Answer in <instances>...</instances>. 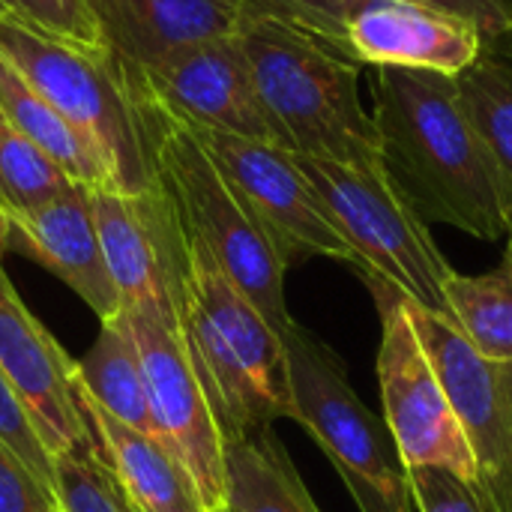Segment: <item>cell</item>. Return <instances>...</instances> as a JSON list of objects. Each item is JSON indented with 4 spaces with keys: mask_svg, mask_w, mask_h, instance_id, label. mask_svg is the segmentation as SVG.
<instances>
[{
    "mask_svg": "<svg viewBox=\"0 0 512 512\" xmlns=\"http://www.w3.org/2000/svg\"><path fill=\"white\" fill-rule=\"evenodd\" d=\"M372 117L387 174L426 222L453 225L477 240L510 237L507 186L456 78L378 66Z\"/></svg>",
    "mask_w": 512,
    "mask_h": 512,
    "instance_id": "obj_1",
    "label": "cell"
},
{
    "mask_svg": "<svg viewBox=\"0 0 512 512\" xmlns=\"http://www.w3.org/2000/svg\"><path fill=\"white\" fill-rule=\"evenodd\" d=\"M237 42L285 150L348 165H384L375 117L360 99L363 63L345 45L264 0H249Z\"/></svg>",
    "mask_w": 512,
    "mask_h": 512,
    "instance_id": "obj_2",
    "label": "cell"
},
{
    "mask_svg": "<svg viewBox=\"0 0 512 512\" xmlns=\"http://www.w3.org/2000/svg\"><path fill=\"white\" fill-rule=\"evenodd\" d=\"M123 69L147 135L156 180L165 189L180 228L213 255L231 285L279 336H285L294 327V318L285 303L288 264L276 243L228 186L198 132L165 108L126 63Z\"/></svg>",
    "mask_w": 512,
    "mask_h": 512,
    "instance_id": "obj_3",
    "label": "cell"
},
{
    "mask_svg": "<svg viewBox=\"0 0 512 512\" xmlns=\"http://www.w3.org/2000/svg\"><path fill=\"white\" fill-rule=\"evenodd\" d=\"M186 282L180 336L213 405L222 441H240L291 417L282 336L231 285L213 255L183 231Z\"/></svg>",
    "mask_w": 512,
    "mask_h": 512,
    "instance_id": "obj_4",
    "label": "cell"
},
{
    "mask_svg": "<svg viewBox=\"0 0 512 512\" xmlns=\"http://www.w3.org/2000/svg\"><path fill=\"white\" fill-rule=\"evenodd\" d=\"M0 54L84 138L105 171L108 192L141 195L156 186L126 69L105 45L45 36L0 15Z\"/></svg>",
    "mask_w": 512,
    "mask_h": 512,
    "instance_id": "obj_5",
    "label": "cell"
},
{
    "mask_svg": "<svg viewBox=\"0 0 512 512\" xmlns=\"http://www.w3.org/2000/svg\"><path fill=\"white\" fill-rule=\"evenodd\" d=\"M288 360L291 420L300 423L360 512H417L408 465L384 423L372 414L348 381L345 363L297 321L282 336Z\"/></svg>",
    "mask_w": 512,
    "mask_h": 512,
    "instance_id": "obj_6",
    "label": "cell"
},
{
    "mask_svg": "<svg viewBox=\"0 0 512 512\" xmlns=\"http://www.w3.org/2000/svg\"><path fill=\"white\" fill-rule=\"evenodd\" d=\"M336 231L357 255L360 276L390 282L405 300L447 318L444 285L456 273L429 222L411 207L384 165H348L294 153Z\"/></svg>",
    "mask_w": 512,
    "mask_h": 512,
    "instance_id": "obj_7",
    "label": "cell"
},
{
    "mask_svg": "<svg viewBox=\"0 0 512 512\" xmlns=\"http://www.w3.org/2000/svg\"><path fill=\"white\" fill-rule=\"evenodd\" d=\"M381 312L378 381L384 423L408 468H444L477 492V465L450 396L411 324L408 300L381 276L366 273ZM480 495V492H477Z\"/></svg>",
    "mask_w": 512,
    "mask_h": 512,
    "instance_id": "obj_8",
    "label": "cell"
},
{
    "mask_svg": "<svg viewBox=\"0 0 512 512\" xmlns=\"http://www.w3.org/2000/svg\"><path fill=\"white\" fill-rule=\"evenodd\" d=\"M192 129L198 132L228 186L276 243L288 267L303 258H333L357 267L354 249L336 231L291 150L231 132L201 126Z\"/></svg>",
    "mask_w": 512,
    "mask_h": 512,
    "instance_id": "obj_9",
    "label": "cell"
},
{
    "mask_svg": "<svg viewBox=\"0 0 512 512\" xmlns=\"http://www.w3.org/2000/svg\"><path fill=\"white\" fill-rule=\"evenodd\" d=\"M408 315L471 447L483 507L512 512V363L477 354L450 318L411 300Z\"/></svg>",
    "mask_w": 512,
    "mask_h": 512,
    "instance_id": "obj_10",
    "label": "cell"
},
{
    "mask_svg": "<svg viewBox=\"0 0 512 512\" xmlns=\"http://www.w3.org/2000/svg\"><path fill=\"white\" fill-rule=\"evenodd\" d=\"M123 315L141 354L159 441L189 471L207 510H225V441L180 330L147 309Z\"/></svg>",
    "mask_w": 512,
    "mask_h": 512,
    "instance_id": "obj_11",
    "label": "cell"
},
{
    "mask_svg": "<svg viewBox=\"0 0 512 512\" xmlns=\"http://www.w3.org/2000/svg\"><path fill=\"white\" fill-rule=\"evenodd\" d=\"M90 207L123 309L156 312L180 330L186 246L159 180L141 195L90 189Z\"/></svg>",
    "mask_w": 512,
    "mask_h": 512,
    "instance_id": "obj_12",
    "label": "cell"
},
{
    "mask_svg": "<svg viewBox=\"0 0 512 512\" xmlns=\"http://www.w3.org/2000/svg\"><path fill=\"white\" fill-rule=\"evenodd\" d=\"M129 69L165 108L192 126L279 144L237 33L177 48L147 69Z\"/></svg>",
    "mask_w": 512,
    "mask_h": 512,
    "instance_id": "obj_13",
    "label": "cell"
},
{
    "mask_svg": "<svg viewBox=\"0 0 512 512\" xmlns=\"http://www.w3.org/2000/svg\"><path fill=\"white\" fill-rule=\"evenodd\" d=\"M0 372L51 459L93 441L75 396V360L33 318L0 270Z\"/></svg>",
    "mask_w": 512,
    "mask_h": 512,
    "instance_id": "obj_14",
    "label": "cell"
},
{
    "mask_svg": "<svg viewBox=\"0 0 512 512\" xmlns=\"http://www.w3.org/2000/svg\"><path fill=\"white\" fill-rule=\"evenodd\" d=\"M345 39L363 66H399L462 75L483 48L471 21L411 0H357L345 18Z\"/></svg>",
    "mask_w": 512,
    "mask_h": 512,
    "instance_id": "obj_15",
    "label": "cell"
},
{
    "mask_svg": "<svg viewBox=\"0 0 512 512\" xmlns=\"http://www.w3.org/2000/svg\"><path fill=\"white\" fill-rule=\"evenodd\" d=\"M6 246H15L66 282L99 321H111L123 312L105 264L87 186L72 183L42 207L6 216Z\"/></svg>",
    "mask_w": 512,
    "mask_h": 512,
    "instance_id": "obj_16",
    "label": "cell"
},
{
    "mask_svg": "<svg viewBox=\"0 0 512 512\" xmlns=\"http://www.w3.org/2000/svg\"><path fill=\"white\" fill-rule=\"evenodd\" d=\"M99 42L126 66L147 69L165 54L234 36L249 0H84Z\"/></svg>",
    "mask_w": 512,
    "mask_h": 512,
    "instance_id": "obj_17",
    "label": "cell"
},
{
    "mask_svg": "<svg viewBox=\"0 0 512 512\" xmlns=\"http://www.w3.org/2000/svg\"><path fill=\"white\" fill-rule=\"evenodd\" d=\"M75 396L99 456L108 462L123 498L138 512H210L180 459L144 432L108 417L75 381Z\"/></svg>",
    "mask_w": 512,
    "mask_h": 512,
    "instance_id": "obj_18",
    "label": "cell"
},
{
    "mask_svg": "<svg viewBox=\"0 0 512 512\" xmlns=\"http://www.w3.org/2000/svg\"><path fill=\"white\" fill-rule=\"evenodd\" d=\"M75 381L84 396L93 399L108 417L135 432L159 438L141 354L123 312L111 321H102L90 351L75 360Z\"/></svg>",
    "mask_w": 512,
    "mask_h": 512,
    "instance_id": "obj_19",
    "label": "cell"
},
{
    "mask_svg": "<svg viewBox=\"0 0 512 512\" xmlns=\"http://www.w3.org/2000/svg\"><path fill=\"white\" fill-rule=\"evenodd\" d=\"M225 512H321L273 429L225 444Z\"/></svg>",
    "mask_w": 512,
    "mask_h": 512,
    "instance_id": "obj_20",
    "label": "cell"
},
{
    "mask_svg": "<svg viewBox=\"0 0 512 512\" xmlns=\"http://www.w3.org/2000/svg\"><path fill=\"white\" fill-rule=\"evenodd\" d=\"M0 111L30 138L72 183L87 189H108L105 171L84 138L57 114V108L0 54Z\"/></svg>",
    "mask_w": 512,
    "mask_h": 512,
    "instance_id": "obj_21",
    "label": "cell"
},
{
    "mask_svg": "<svg viewBox=\"0 0 512 512\" xmlns=\"http://www.w3.org/2000/svg\"><path fill=\"white\" fill-rule=\"evenodd\" d=\"M462 102L507 186L512 216V33L486 36L477 60L456 75ZM512 240V234H510Z\"/></svg>",
    "mask_w": 512,
    "mask_h": 512,
    "instance_id": "obj_22",
    "label": "cell"
},
{
    "mask_svg": "<svg viewBox=\"0 0 512 512\" xmlns=\"http://www.w3.org/2000/svg\"><path fill=\"white\" fill-rule=\"evenodd\" d=\"M444 297L450 324L477 354L512 363V243L498 270L483 276L453 273Z\"/></svg>",
    "mask_w": 512,
    "mask_h": 512,
    "instance_id": "obj_23",
    "label": "cell"
},
{
    "mask_svg": "<svg viewBox=\"0 0 512 512\" xmlns=\"http://www.w3.org/2000/svg\"><path fill=\"white\" fill-rule=\"evenodd\" d=\"M72 180L0 111V213H27L66 192Z\"/></svg>",
    "mask_w": 512,
    "mask_h": 512,
    "instance_id": "obj_24",
    "label": "cell"
},
{
    "mask_svg": "<svg viewBox=\"0 0 512 512\" xmlns=\"http://www.w3.org/2000/svg\"><path fill=\"white\" fill-rule=\"evenodd\" d=\"M54 498L63 512H129L96 441L54 459Z\"/></svg>",
    "mask_w": 512,
    "mask_h": 512,
    "instance_id": "obj_25",
    "label": "cell"
},
{
    "mask_svg": "<svg viewBox=\"0 0 512 512\" xmlns=\"http://www.w3.org/2000/svg\"><path fill=\"white\" fill-rule=\"evenodd\" d=\"M0 15L15 18L45 36L78 45H102L84 0H0Z\"/></svg>",
    "mask_w": 512,
    "mask_h": 512,
    "instance_id": "obj_26",
    "label": "cell"
},
{
    "mask_svg": "<svg viewBox=\"0 0 512 512\" xmlns=\"http://www.w3.org/2000/svg\"><path fill=\"white\" fill-rule=\"evenodd\" d=\"M0 441L24 462V468L42 486H48L54 492V459L48 456L36 426L30 423L24 405L18 402V396L6 384L3 372H0Z\"/></svg>",
    "mask_w": 512,
    "mask_h": 512,
    "instance_id": "obj_27",
    "label": "cell"
},
{
    "mask_svg": "<svg viewBox=\"0 0 512 512\" xmlns=\"http://www.w3.org/2000/svg\"><path fill=\"white\" fill-rule=\"evenodd\" d=\"M417 512H486L480 495L444 468H408Z\"/></svg>",
    "mask_w": 512,
    "mask_h": 512,
    "instance_id": "obj_28",
    "label": "cell"
},
{
    "mask_svg": "<svg viewBox=\"0 0 512 512\" xmlns=\"http://www.w3.org/2000/svg\"><path fill=\"white\" fill-rule=\"evenodd\" d=\"M0 512H57V498L0 441Z\"/></svg>",
    "mask_w": 512,
    "mask_h": 512,
    "instance_id": "obj_29",
    "label": "cell"
},
{
    "mask_svg": "<svg viewBox=\"0 0 512 512\" xmlns=\"http://www.w3.org/2000/svg\"><path fill=\"white\" fill-rule=\"evenodd\" d=\"M264 3H270L276 12H282V15H288V18H294V21H300V24L318 30L321 36L348 48L345 18L351 15L357 0H264Z\"/></svg>",
    "mask_w": 512,
    "mask_h": 512,
    "instance_id": "obj_30",
    "label": "cell"
},
{
    "mask_svg": "<svg viewBox=\"0 0 512 512\" xmlns=\"http://www.w3.org/2000/svg\"><path fill=\"white\" fill-rule=\"evenodd\" d=\"M462 21H471L483 30V36H510L512 33V0H411Z\"/></svg>",
    "mask_w": 512,
    "mask_h": 512,
    "instance_id": "obj_31",
    "label": "cell"
},
{
    "mask_svg": "<svg viewBox=\"0 0 512 512\" xmlns=\"http://www.w3.org/2000/svg\"><path fill=\"white\" fill-rule=\"evenodd\" d=\"M6 246V219H3V213H0V249Z\"/></svg>",
    "mask_w": 512,
    "mask_h": 512,
    "instance_id": "obj_32",
    "label": "cell"
},
{
    "mask_svg": "<svg viewBox=\"0 0 512 512\" xmlns=\"http://www.w3.org/2000/svg\"><path fill=\"white\" fill-rule=\"evenodd\" d=\"M126 504H129V501H126ZM129 512H138V510H135V507H129Z\"/></svg>",
    "mask_w": 512,
    "mask_h": 512,
    "instance_id": "obj_33",
    "label": "cell"
},
{
    "mask_svg": "<svg viewBox=\"0 0 512 512\" xmlns=\"http://www.w3.org/2000/svg\"><path fill=\"white\" fill-rule=\"evenodd\" d=\"M57 512H63V510H60V507H57Z\"/></svg>",
    "mask_w": 512,
    "mask_h": 512,
    "instance_id": "obj_34",
    "label": "cell"
},
{
    "mask_svg": "<svg viewBox=\"0 0 512 512\" xmlns=\"http://www.w3.org/2000/svg\"><path fill=\"white\" fill-rule=\"evenodd\" d=\"M219 512H225V510H219Z\"/></svg>",
    "mask_w": 512,
    "mask_h": 512,
    "instance_id": "obj_35",
    "label": "cell"
},
{
    "mask_svg": "<svg viewBox=\"0 0 512 512\" xmlns=\"http://www.w3.org/2000/svg\"><path fill=\"white\" fill-rule=\"evenodd\" d=\"M510 243H512V240H510Z\"/></svg>",
    "mask_w": 512,
    "mask_h": 512,
    "instance_id": "obj_36",
    "label": "cell"
}]
</instances>
